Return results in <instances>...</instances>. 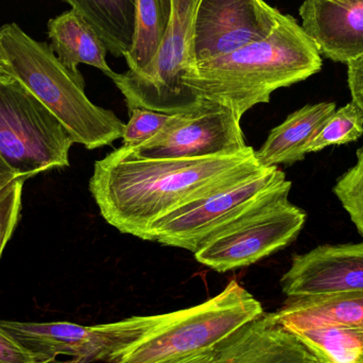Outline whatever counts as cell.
<instances>
[{"label":"cell","instance_id":"1","mask_svg":"<svg viewBox=\"0 0 363 363\" xmlns=\"http://www.w3.org/2000/svg\"><path fill=\"white\" fill-rule=\"evenodd\" d=\"M259 168L250 146L200 159H142L121 146L96 162L89 191L110 225L146 240L155 220Z\"/></svg>","mask_w":363,"mask_h":363},{"label":"cell","instance_id":"2","mask_svg":"<svg viewBox=\"0 0 363 363\" xmlns=\"http://www.w3.org/2000/svg\"><path fill=\"white\" fill-rule=\"evenodd\" d=\"M322 66L321 53L302 25L283 14L270 35L194 64L183 83L199 100L223 104L242 118L257 104H269L277 89L307 80Z\"/></svg>","mask_w":363,"mask_h":363},{"label":"cell","instance_id":"3","mask_svg":"<svg viewBox=\"0 0 363 363\" xmlns=\"http://www.w3.org/2000/svg\"><path fill=\"white\" fill-rule=\"evenodd\" d=\"M0 61L59 118L76 144L94 150L123 138L125 123L89 99L82 74L69 72L50 45L34 40L17 23L0 27Z\"/></svg>","mask_w":363,"mask_h":363},{"label":"cell","instance_id":"4","mask_svg":"<svg viewBox=\"0 0 363 363\" xmlns=\"http://www.w3.org/2000/svg\"><path fill=\"white\" fill-rule=\"evenodd\" d=\"M264 313L259 301L233 279L213 298L165 313L115 363H162L206 351Z\"/></svg>","mask_w":363,"mask_h":363},{"label":"cell","instance_id":"5","mask_svg":"<svg viewBox=\"0 0 363 363\" xmlns=\"http://www.w3.org/2000/svg\"><path fill=\"white\" fill-rule=\"evenodd\" d=\"M74 144L63 123L25 85L0 76V155L18 178L68 167Z\"/></svg>","mask_w":363,"mask_h":363},{"label":"cell","instance_id":"6","mask_svg":"<svg viewBox=\"0 0 363 363\" xmlns=\"http://www.w3.org/2000/svg\"><path fill=\"white\" fill-rule=\"evenodd\" d=\"M292 183L286 181L205 241L196 262L217 272L245 268L294 242L307 215L289 201Z\"/></svg>","mask_w":363,"mask_h":363},{"label":"cell","instance_id":"7","mask_svg":"<svg viewBox=\"0 0 363 363\" xmlns=\"http://www.w3.org/2000/svg\"><path fill=\"white\" fill-rule=\"evenodd\" d=\"M200 1L174 0L172 21L157 57L144 69L114 72L111 77L128 110L143 108L174 115L190 110L200 101L183 83L196 63L194 21Z\"/></svg>","mask_w":363,"mask_h":363},{"label":"cell","instance_id":"8","mask_svg":"<svg viewBox=\"0 0 363 363\" xmlns=\"http://www.w3.org/2000/svg\"><path fill=\"white\" fill-rule=\"evenodd\" d=\"M286 181L279 167H262L239 177L155 220L146 240L194 253L213 235Z\"/></svg>","mask_w":363,"mask_h":363},{"label":"cell","instance_id":"9","mask_svg":"<svg viewBox=\"0 0 363 363\" xmlns=\"http://www.w3.org/2000/svg\"><path fill=\"white\" fill-rule=\"evenodd\" d=\"M165 313L135 315L93 326L70 322H19L0 320V326L43 359L57 356L89 363H115L130 347L159 325Z\"/></svg>","mask_w":363,"mask_h":363},{"label":"cell","instance_id":"10","mask_svg":"<svg viewBox=\"0 0 363 363\" xmlns=\"http://www.w3.org/2000/svg\"><path fill=\"white\" fill-rule=\"evenodd\" d=\"M240 121V117L228 106L200 99L190 110L172 115L155 140L138 148L128 149L142 159H200L234 155L247 147Z\"/></svg>","mask_w":363,"mask_h":363},{"label":"cell","instance_id":"11","mask_svg":"<svg viewBox=\"0 0 363 363\" xmlns=\"http://www.w3.org/2000/svg\"><path fill=\"white\" fill-rule=\"evenodd\" d=\"M281 15L264 0H201L194 21V62L216 59L267 38Z\"/></svg>","mask_w":363,"mask_h":363},{"label":"cell","instance_id":"12","mask_svg":"<svg viewBox=\"0 0 363 363\" xmlns=\"http://www.w3.org/2000/svg\"><path fill=\"white\" fill-rule=\"evenodd\" d=\"M281 286L288 298L363 292V242L320 245L294 255Z\"/></svg>","mask_w":363,"mask_h":363},{"label":"cell","instance_id":"13","mask_svg":"<svg viewBox=\"0 0 363 363\" xmlns=\"http://www.w3.org/2000/svg\"><path fill=\"white\" fill-rule=\"evenodd\" d=\"M302 27L321 55L347 64L363 55V0H305Z\"/></svg>","mask_w":363,"mask_h":363},{"label":"cell","instance_id":"14","mask_svg":"<svg viewBox=\"0 0 363 363\" xmlns=\"http://www.w3.org/2000/svg\"><path fill=\"white\" fill-rule=\"evenodd\" d=\"M211 363L319 362L270 313H264L219 343Z\"/></svg>","mask_w":363,"mask_h":363},{"label":"cell","instance_id":"15","mask_svg":"<svg viewBox=\"0 0 363 363\" xmlns=\"http://www.w3.org/2000/svg\"><path fill=\"white\" fill-rule=\"evenodd\" d=\"M335 112V102H319L307 104L290 114L284 123L271 130L262 148L255 151L258 164L269 168L291 166L303 161L311 143Z\"/></svg>","mask_w":363,"mask_h":363},{"label":"cell","instance_id":"16","mask_svg":"<svg viewBox=\"0 0 363 363\" xmlns=\"http://www.w3.org/2000/svg\"><path fill=\"white\" fill-rule=\"evenodd\" d=\"M270 315L288 332L333 326L363 335V292L288 298Z\"/></svg>","mask_w":363,"mask_h":363},{"label":"cell","instance_id":"17","mask_svg":"<svg viewBox=\"0 0 363 363\" xmlns=\"http://www.w3.org/2000/svg\"><path fill=\"white\" fill-rule=\"evenodd\" d=\"M50 47L62 64L74 74H81L80 64L93 66L108 78L115 72L106 62V45L86 19L74 9L48 21Z\"/></svg>","mask_w":363,"mask_h":363},{"label":"cell","instance_id":"18","mask_svg":"<svg viewBox=\"0 0 363 363\" xmlns=\"http://www.w3.org/2000/svg\"><path fill=\"white\" fill-rule=\"evenodd\" d=\"M82 15L116 57L131 50L135 35L136 0H65Z\"/></svg>","mask_w":363,"mask_h":363},{"label":"cell","instance_id":"19","mask_svg":"<svg viewBox=\"0 0 363 363\" xmlns=\"http://www.w3.org/2000/svg\"><path fill=\"white\" fill-rule=\"evenodd\" d=\"M174 0H136L135 35L125 55L129 70L144 69L163 44L172 21Z\"/></svg>","mask_w":363,"mask_h":363},{"label":"cell","instance_id":"20","mask_svg":"<svg viewBox=\"0 0 363 363\" xmlns=\"http://www.w3.org/2000/svg\"><path fill=\"white\" fill-rule=\"evenodd\" d=\"M292 335L319 363H363V335L333 326L300 328Z\"/></svg>","mask_w":363,"mask_h":363},{"label":"cell","instance_id":"21","mask_svg":"<svg viewBox=\"0 0 363 363\" xmlns=\"http://www.w3.org/2000/svg\"><path fill=\"white\" fill-rule=\"evenodd\" d=\"M363 135V116L352 102L334 113L308 148V153L319 152L330 146L356 142Z\"/></svg>","mask_w":363,"mask_h":363},{"label":"cell","instance_id":"22","mask_svg":"<svg viewBox=\"0 0 363 363\" xmlns=\"http://www.w3.org/2000/svg\"><path fill=\"white\" fill-rule=\"evenodd\" d=\"M356 157L355 165L337 179L333 191L363 237V147Z\"/></svg>","mask_w":363,"mask_h":363},{"label":"cell","instance_id":"23","mask_svg":"<svg viewBox=\"0 0 363 363\" xmlns=\"http://www.w3.org/2000/svg\"><path fill=\"white\" fill-rule=\"evenodd\" d=\"M130 119L125 125L123 146L138 148L155 140L172 119V115L148 108H135L129 111Z\"/></svg>","mask_w":363,"mask_h":363},{"label":"cell","instance_id":"24","mask_svg":"<svg viewBox=\"0 0 363 363\" xmlns=\"http://www.w3.org/2000/svg\"><path fill=\"white\" fill-rule=\"evenodd\" d=\"M23 184L17 179L0 191V258L18 223Z\"/></svg>","mask_w":363,"mask_h":363},{"label":"cell","instance_id":"25","mask_svg":"<svg viewBox=\"0 0 363 363\" xmlns=\"http://www.w3.org/2000/svg\"><path fill=\"white\" fill-rule=\"evenodd\" d=\"M0 326V363H47Z\"/></svg>","mask_w":363,"mask_h":363},{"label":"cell","instance_id":"26","mask_svg":"<svg viewBox=\"0 0 363 363\" xmlns=\"http://www.w3.org/2000/svg\"><path fill=\"white\" fill-rule=\"evenodd\" d=\"M347 65L352 104L357 106L363 116V55L349 62Z\"/></svg>","mask_w":363,"mask_h":363},{"label":"cell","instance_id":"27","mask_svg":"<svg viewBox=\"0 0 363 363\" xmlns=\"http://www.w3.org/2000/svg\"><path fill=\"white\" fill-rule=\"evenodd\" d=\"M216 347H217V345L213 349L206 350V351L199 352V353L184 356V357L178 358V359L162 363H211L213 357H215Z\"/></svg>","mask_w":363,"mask_h":363},{"label":"cell","instance_id":"28","mask_svg":"<svg viewBox=\"0 0 363 363\" xmlns=\"http://www.w3.org/2000/svg\"><path fill=\"white\" fill-rule=\"evenodd\" d=\"M17 179L21 178H18L16 172L6 164V162L0 155V191Z\"/></svg>","mask_w":363,"mask_h":363},{"label":"cell","instance_id":"29","mask_svg":"<svg viewBox=\"0 0 363 363\" xmlns=\"http://www.w3.org/2000/svg\"><path fill=\"white\" fill-rule=\"evenodd\" d=\"M47 363H89L87 362L86 360L79 359V358H69L67 360H63V362H60V360H51V362Z\"/></svg>","mask_w":363,"mask_h":363},{"label":"cell","instance_id":"30","mask_svg":"<svg viewBox=\"0 0 363 363\" xmlns=\"http://www.w3.org/2000/svg\"><path fill=\"white\" fill-rule=\"evenodd\" d=\"M4 74H6V69H4V64L0 61V76H4Z\"/></svg>","mask_w":363,"mask_h":363}]
</instances>
